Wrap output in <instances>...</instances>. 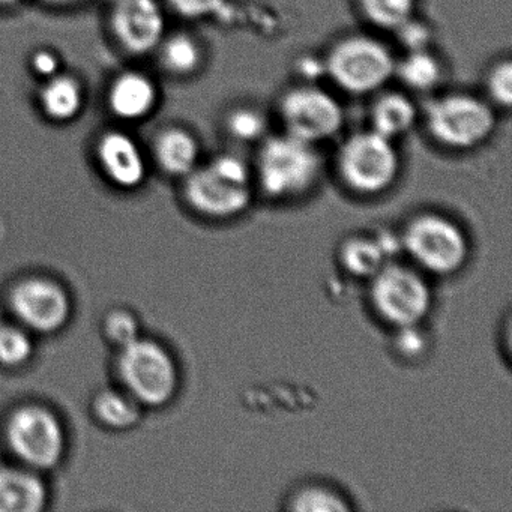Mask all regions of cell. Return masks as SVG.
<instances>
[{
	"label": "cell",
	"mask_w": 512,
	"mask_h": 512,
	"mask_svg": "<svg viewBox=\"0 0 512 512\" xmlns=\"http://www.w3.org/2000/svg\"><path fill=\"white\" fill-rule=\"evenodd\" d=\"M184 197L188 206L203 217H235L253 199V175L236 155H217L185 176Z\"/></svg>",
	"instance_id": "cell-1"
},
{
	"label": "cell",
	"mask_w": 512,
	"mask_h": 512,
	"mask_svg": "<svg viewBox=\"0 0 512 512\" xmlns=\"http://www.w3.org/2000/svg\"><path fill=\"white\" fill-rule=\"evenodd\" d=\"M260 143L256 175L263 193L272 199H295L317 184L322 157L316 145L287 133L266 136Z\"/></svg>",
	"instance_id": "cell-2"
},
{
	"label": "cell",
	"mask_w": 512,
	"mask_h": 512,
	"mask_svg": "<svg viewBox=\"0 0 512 512\" xmlns=\"http://www.w3.org/2000/svg\"><path fill=\"white\" fill-rule=\"evenodd\" d=\"M116 373L122 389L142 407L166 406L178 392L179 370L172 353L142 335L118 349Z\"/></svg>",
	"instance_id": "cell-3"
},
{
	"label": "cell",
	"mask_w": 512,
	"mask_h": 512,
	"mask_svg": "<svg viewBox=\"0 0 512 512\" xmlns=\"http://www.w3.org/2000/svg\"><path fill=\"white\" fill-rule=\"evenodd\" d=\"M5 443L17 463L35 472L56 469L67 454V431L59 416L37 403L22 404L8 415Z\"/></svg>",
	"instance_id": "cell-4"
},
{
	"label": "cell",
	"mask_w": 512,
	"mask_h": 512,
	"mask_svg": "<svg viewBox=\"0 0 512 512\" xmlns=\"http://www.w3.org/2000/svg\"><path fill=\"white\" fill-rule=\"evenodd\" d=\"M425 127L434 142L451 151H470L487 142L497 127L490 101L466 92L434 98L425 110Z\"/></svg>",
	"instance_id": "cell-5"
},
{
	"label": "cell",
	"mask_w": 512,
	"mask_h": 512,
	"mask_svg": "<svg viewBox=\"0 0 512 512\" xmlns=\"http://www.w3.org/2000/svg\"><path fill=\"white\" fill-rule=\"evenodd\" d=\"M325 74L341 91L367 95L380 91L395 76L397 59L382 41L370 35L341 38L326 53Z\"/></svg>",
	"instance_id": "cell-6"
},
{
	"label": "cell",
	"mask_w": 512,
	"mask_h": 512,
	"mask_svg": "<svg viewBox=\"0 0 512 512\" xmlns=\"http://www.w3.org/2000/svg\"><path fill=\"white\" fill-rule=\"evenodd\" d=\"M401 158L394 140L374 130L358 131L344 140L337 170L347 188L364 196L388 190L400 175Z\"/></svg>",
	"instance_id": "cell-7"
},
{
	"label": "cell",
	"mask_w": 512,
	"mask_h": 512,
	"mask_svg": "<svg viewBox=\"0 0 512 512\" xmlns=\"http://www.w3.org/2000/svg\"><path fill=\"white\" fill-rule=\"evenodd\" d=\"M14 322L37 335L62 331L73 316L70 293L59 281L32 275L17 281L8 292Z\"/></svg>",
	"instance_id": "cell-8"
},
{
	"label": "cell",
	"mask_w": 512,
	"mask_h": 512,
	"mask_svg": "<svg viewBox=\"0 0 512 512\" xmlns=\"http://www.w3.org/2000/svg\"><path fill=\"white\" fill-rule=\"evenodd\" d=\"M284 133L317 145L332 139L344 125L340 101L316 85H301L289 89L278 104Z\"/></svg>",
	"instance_id": "cell-9"
},
{
	"label": "cell",
	"mask_w": 512,
	"mask_h": 512,
	"mask_svg": "<svg viewBox=\"0 0 512 512\" xmlns=\"http://www.w3.org/2000/svg\"><path fill=\"white\" fill-rule=\"evenodd\" d=\"M371 304L376 313L395 328L418 325L431 307L427 281L403 265H385L373 277Z\"/></svg>",
	"instance_id": "cell-10"
},
{
	"label": "cell",
	"mask_w": 512,
	"mask_h": 512,
	"mask_svg": "<svg viewBox=\"0 0 512 512\" xmlns=\"http://www.w3.org/2000/svg\"><path fill=\"white\" fill-rule=\"evenodd\" d=\"M403 245L412 259L433 274H454L466 262L467 239L463 230L446 217L419 215L404 232Z\"/></svg>",
	"instance_id": "cell-11"
},
{
	"label": "cell",
	"mask_w": 512,
	"mask_h": 512,
	"mask_svg": "<svg viewBox=\"0 0 512 512\" xmlns=\"http://www.w3.org/2000/svg\"><path fill=\"white\" fill-rule=\"evenodd\" d=\"M107 28L115 46L131 58L152 56L167 32V10L161 0H113Z\"/></svg>",
	"instance_id": "cell-12"
},
{
	"label": "cell",
	"mask_w": 512,
	"mask_h": 512,
	"mask_svg": "<svg viewBox=\"0 0 512 512\" xmlns=\"http://www.w3.org/2000/svg\"><path fill=\"white\" fill-rule=\"evenodd\" d=\"M95 166L116 190L137 191L151 172V157L143 143L124 125L101 131L94 140Z\"/></svg>",
	"instance_id": "cell-13"
},
{
	"label": "cell",
	"mask_w": 512,
	"mask_h": 512,
	"mask_svg": "<svg viewBox=\"0 0 512 512\" xmlns=\"http://www.w3.org/2000/svg\"><path fill=\"white\" fill-rule=\"evenodd\" d=\"M157 80L139 68H125L110 80L106 89V107L119 125L130 127L148 121L160 106Z\"/></svg>",
	"instance_id": "cell-14"
},
{
	"label": "cell",
	"mask_w": 512,
	"mask_h": 512,
	"mask_svg": "<svg viewBox=\"0 0 512 512\" xmlns=\"http://www.w3.org/2000/svg\"><path fill=\"white\" fill-rule=\"evenodd\" d=\"M41 116L50 124L68 125L80 118L86 107V88L79 76L64 70L38 83L35 94Z\"/></svg>",
	"instance_id": "cell-15"
},
{
	"label": "cell",
	"mask_w": 512,
	"mask_h": 512,
	"mask_svg": "<svg viewBox=\"0 0 512 512\" xmlns=\"http://www.w3.org/2000/svg\"><path fill=\"white\" fill-rule=\"evenodd\" d=\"M199 139L181 125H170L155 134L149 157L164 175L184 179L200 164Z\"/></svg>",
	"instance_id": "cell-16"
},
{
	"label": "cell",
	"mask_w": 512,
	"mask_h": 512,
	"mask_svg": "<svg viewBox=\"0 0 512 512\" xmlns=\"http://www.w3.org/2000/svg\"><path fill=\"white\" fill-rule=\"evenodd\" d=\"M49 502L41 473L22 464L0 466V512H40Z\"/></svg>",
	"instance_id": "cell-17"
},
{
	"label": "cell",
	"mask_w": 512,
	"mask_h": 512,
	"mask_svg": "<svg viewBox=\"0 0 512 512\" xmlns=\"http://www.w3.org/2000/svg\"><path fill=\"white\" fill-rule=\"evenodd\" d=\"M418 121V109L404 92L388 91L377 95L370 107V128L391 140L409 134Z\"/></svg>",
	"instance_id": "cell-18"
},
{
	"label": "cell",
	"mask_w": 512,
	"mask_h": 512,
	"mask_svg": "<svg viewBox=\"0 0 512 512\" xmlns=\"http://www.w3.org/2000/svg\"><path fill=\"white\" fill-rule=\"evenodd\" d=\"M154 56L161 70L176 79L193 77L205 64L203 44L187 31L167 32Z\"/></svg>",
	"instance_id": "cell-19"
},
{
	"label": "cell",
	"mask_w": 512,
	"mask_h": 512,
	"mask_svg": "<svg viewBox=\"0 0 512 512\" xmlns=\"http://www.w3.org/2000/svg\"><path fill=\"white\" fill-rule=\"evenodd\" d=\"M143 407L124 389L106 388L92 401V413L103 427L124 431L136 427Z\"/></svg>",
	"instance_id": "cell-20"
},
{
	"label": "cell",
	"mask_w": 512,
	"mask_h": 512,
	"mask_svg": "<svg viewBox=\"0 0 512 512\" xmlns=\"http://www.w3.org/2000/svg\"><path fill=\"white\" fill-rule=\"evenodd\" d=\"M395 76L410 91L424 94L439 88L445 77V68L430 49L410 50L401 61H397Z\"/></svg>",
	"instance_id": "cell-21"
},
{
	"label": "cell",
	"mask_w": 512,
	"mask_h": 512,
	"mask_svg": "<svg viewBox=\"0 0 512 512\" xmlns=\"http://www.w3.org/2000/svg\"><path fill=\"white\" fill-rule=\"evenodd\" d=\"M388 257L380 241L355 238L341 248L340 259L344 269L355 277L373 278L385 266Z\"/></svg>",
	"instance_id": "cell-22"
},
{
	"label": "cell",
	"mask_w": 512,
	"mask_h": 512,
	"mask_svg": "<svg viewBox=\"0 0 512 512\" xmlns=\"http://www.w3.org/2000/svg\"><path fill=\"white\" fill-rule=\"evenodd\" d=\"M368 23L395 32L415 17L416 0H356Z\"/></svg>",
	"instance_id": "cell-23"
},
{
	"label": "cell",
	"mask_w": 512,
	"mask_h": 512,
	"mask_svg": "<svg viewBox=\"0 0 512 512\" xmlns=\"http://www.w3.org/2000/svg\"><path fill=\"white\" fill-rule=\"evenodd\" d=\"M35 355L34 334L17 322L0 323V367L17 370Z\"/></svg>",
	"instance_id": "cell-24"
},
{
	"label": "cell",
	"mask_w": 512,
	"mask_h": 512,
	"mask_svg": "<svg viewBox=\"0 0 512 512\" xmlns=\"http://www.w3.org/2000/svg\"><path fill=\"white\" fill-rule=\"evenodd\" d=\"M226 131L238 142H262L268 131V121L266 116L254 107H238L227 115Z\"/></svg>",
	"instance_id": "cell-25"
},
{
	"label": "cell",
	"mask_w": 512,
	"mask_h": 512,
	"mask_svg": "<svg viewBox=\"0 0 512 512\" xmlns=\"http://www.w3.org/2000/svg\"><path fill=\"white\" fill-rule=\"evenodd\" d=\"M289 508L298 512H343L349 511L350 506L335 491L308 487L295 494Z\"/></svg>",
	"instance_id": "cell-26"
},
{
	"label": "cell",
	"mask_w": 512,
	"mask_h": 512,
	"mask_svg": "<svg viewBox=\"0 0 512 512\" xmlns=\"http://www.w3.org/2000/svg\"><path fill=\"white\" fill-rule=\"evenodd\" d=\"M103 329L107 341L116 349H121L140 337L139 320L133 313L122 308H116L107 314L103 320Z\"/></svg>",
	"instance_id": "cell-27"
},
{
	"label": "cell",
	"mask_w": 512,
	"mask_h": 512,
	"mask_svg": "<svg viewBox=\"0 0 512 512\" xmlns=\"http://www.w3.org/2000/svg\"><path fill=\"white\" fill-rule=\"evenodd\" d=\"M490 103L500 109H509L512 104V62L509 59L497 62L488 71L485 79Z\"/></svg>",
	"instance_id": "cell-28"
},
{
	"label": "cell",
	"mask_w": 512,
	"mask_h": 512,
	"mask_svg": "<svg viewBox=\"0 0 512 512\" xmlns=\"http://www.w3.org/2000/svg\"><path fill=\"white\" fill-rule=\"evenodd\" d=\"M167 11L190 22L218 17L227 7V0H161Z\"/></svg>",
	"instance_id": "cell-29"
},
{
	"label": "cell",
	"mask_w": 512,
	"mask_h": 512,
	"mask_svg": "<svg viewBox=\"0 0 512 512\" xmlns=\"http://www.w3.org/2000/svg\"><path fill=\"white\" fill-rule=\"evenodd\" d=\"M28 71L40 83L64 71V59L52 47H38L28 58Z\"/></svg>",
	"instance_id": "cell-30"
},
{
	"label": "cell",
	"mask_w": 512,
	"mask_h": 512,
	"mask_svg": "<svg viewBox=\"0 0 512 512\" xmlns=\"http://www.w3.org/2000/svg\"><path fill=\"white\" fill-rule=\"evenodd\" d=\"M418 325L404 326L395 338V347L401 355L406 358H416L424 352L427 347L424 334L416 328Z\"/></svg>",
	"instance_id": "cell-31"
},
{
	"label": "cell",
	"mask_w": 512,
	"mask_h": 512,
	"mask_svg": "<svg viewBox=\"0 0 512 512\" xmlns=\"http://www.w3.org/2000/svg\"><path fill=\"white\" fill-rule=\"evenodd\" d=\"M395 34H398L401 43L407 47V52H410V50L428 49L427 43H430V31H428L427 26L416 22L415 17L410 19L409 22L404 23L400 29L395 31Z\"/></svg>",
	"instance_id": "cell-32"
},
{
	"label": "cell",
	"mask_w": 512,
	"mask_h": 512,
	"mask_svg": "<svg viewBox=\"0 0 512 512\" xmlns=\"http://www.w3.org/2000/svg\"><path fill=\"white\" fill-rule=\"evenodd\" d=\"M41 4L53 10H73L79 5L85 4L86 0H40Z\"/></svg>",
	"instance_id": "cell-33"
},
{
	"label": "cell",
	"mask_w": 512,
	"mask_h": 512,
	"mask_svg": "<svg viewBox=\"0 0 512 512\" xmlns=\"http://www.w3.org/2000/svg\"><path fill=\"white\" fill-rule=\"evenodd\" d=\"M25 0H0V13L16 10Z\"/></svg>",
	"instance_id": "cell-34"
},
{
	"label": "cell",
	"mask_w": 512,
	"mask_h": 512,
	"mask_svg": "<svg viewBox=\"0 0 512 512\" xmlns=\"http://www.w3.org/2000/svg\"><path fill=\"white\" fill-rule=\"evenodd\" d=\"M103 2H104V4L109 5V4H112L113 0H103Z\"/></svg>",
	"instance_id": "cell-35"
}]
</instances>
